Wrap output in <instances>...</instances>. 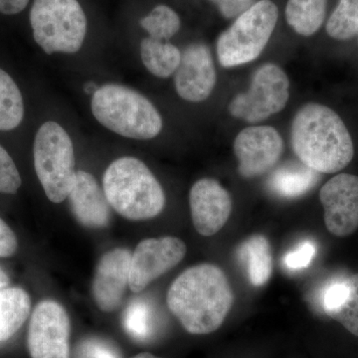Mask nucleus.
Instances as JSON below:
<instances>
[{
	"label": "nucleus",
	"instance_id": "nucleus-1",
	"mask_svg": "<svg viewBox=\"0 0 358 358\" xmlns=\"http://www.w3.org/2000/svg\"><path fill=\"white\" fill-rule=\"evenodd\" d=\"M234 294L225 273L200 264L176 278L167 293V306L186 331L208 334L217 331L232 308Z\"/></svg>",
	"mask_w": 358,
	"mask_h": 358
},
{
	"label": "nucleus",
	"instance_id": "nucleus-2",
	"mask_svg": "<svg viewBox=\"0 0 358 358\" xmlns=\"http://www.w3.org/2000/svg\"><path fill=\"white\" fill-rule=\"evenodd\" d=\"M291 143L301 162L320 173H338L355 155L345 122L320 103H307L299 110L292 122Z\"/></svg>",
	"mask_w": 358,
	"mask_h": 358
},
{
	"label": "nucleus",
	"instance_id": "nucleus-3",
	"mask_svg": "<svg viewBox=\"0 0 358 358\" xmlns=\"http://www.w3.org/2000/svg\"><path fill=\"white\" fill-rule=\"evenodd\" d=\"M103 186L110 206L129 220L157 217L166 205L159 180L136 157H121L112 162L103 174Z\"/></svg>",
	"mask_w": 358,
	"mask_h": 358
},
{
	"label": "nucleus",
	"instance_id": "nucleus-4",
	"mask_svg": "<svg viewBox=\"0 0 358 358\" xmlns=\"http://www.w3.org/2000/svg\"><path fill=\"white\" fill-rule=\"evenodd\" d=\"M92 112L105 128L134 140L159 136L162 120L159 110L138 92L117 84L99 87L92 96Z\"/></svg>",
	"mask_w": 358,
	"mask_h": 358
},
{
	"label": "nucleus",
	"instance_id": "nucleus-5",
	"mask_svg": "<svg viewBox=\"0 0 358 358\" xmlns=\"http://www.w3.org/2000/svg\"><path fill=\"white\" fill-rule=\"evenodd\" d=\"M33 37L47 54L76 53L87 33L86 15L77 0H34Z\"/></svg>",
	"mask_w": 358,
	"mask_h": 358
},
{
	"label": "nucleus",
	"instance_id": "nucleus-6",
	"mask_svg": "<svg viewBox=\"0 0 358 358\" xmlns=\"http://www.w3.org/2000/svg\"><path fill=\"white\" fill-rule=\"evenodd\" d=\"M35 171L45 194L54 203L67 199L77 171L69 134L55 122L40 127L33 147Z\"/></svg>",
	"mask_w": 358,
	"mask_h": 358
},
{
	"label": "nucleus",
	"instance_id": "nucleus-7",
	"mask_svg": "<svg viewBox=\"0 0 358 358\" xmlns=\"http://www.w3.org/2000/svg\"><path fill=\"white\" fill-rule=\"evenodd\" d=\"M278 7L271 0H260L250 7L219 36V63L225 68L236 67L256 60L274 32Z\"/></svg>",
	"mask_w": 358,
	"mask_h": 358
},
{
	"label": "nucleus",
	"instance_id": "nucleus-8",
	"mask_svg": "<svg viewBox=\"0 0 358 358\" xmlns=\"http://www.w3.org/2000/svg\"><path fill=\"white\" fill-rule=\"evenodd\" d=\"M289 89V78L284 70L268 63L254 73L248 91L231 101L229 113L250 124L265 121L286 107Z\"/></svg>",
	"mask_w": 358,
	"mask_h": 358
},
{
	"label": "nucleus",
	"instance_id": "nucleus-9",
	"mask_svg": "<svg viewBox=\"0 0 358 358\" xmlns=\"http://www.w3.org/2000/svg\"><path fill=\"white\" fill-rule=\"evenodd\" d=\"M70 317L58 301H40L33 310L27 345L31 358H70Z\"/></svg>",
	"mask_w": 358,
	"mask_h": 358
},
{
	"label": "nucleus",
	"instance_id": "nucleus-10",
	"mask_svg": "<svg viewBox=\"0 0 358 358\" xmlns=\"http://www.w3.org/2000/svg\"><path fill=\"white\" fill-rule=\"evenodd\" d=\"M186 245L176 237L150 238L131 254L129 287L140 293L150 282L166 274L185 258Z\"/></svg>",
	"mask_w": 358,
	"mask_h": 358
},
{
	"label": "nucleus",
	"instance_id": "nucleus-11",
	"mask_svg": "<svg viewBox=\"0 0 358 358\" xmlns=\"http://www.w3.org/2000/svg\"><path fill=\"white\" fill-rule=\"evenodd\" d=\"M284 152L281 134L273 127H249L234 141V152L240 174L254 178L267 173L278 164Z\"/></svg>",
	"mask_w": 358,
	"mask_h": 358
},
{
	"label": "nucleus",
	"instance_id": "nucleus-12",
	"mask_svg": "<svg viewBox=\"0 0 358 358\" xmlns=\"http://www.w3.org/2000/svg\"><path fill=\"white\" fill-rule=\"evenodd\" d=\"M320 199L324 209L327 229L346 237L358 228V176L341 173L322 186Z\"/></svg>",
	"mask_w": 358,
	"mask_h": 358
},
{
	"label": "nucleus",
	"instance_id": "nucleus-13",
	"mask_svg": "<svg viewBox=\"0 0 358 358\" xmlns=\"http://www.w3.org/2000/svg\"><path fill=\"white\" fill-rule=\"evenodd\" d=\"M176 92L187 102L199 103L211 95L216 84V71L208 47L189 45L181 54L174 76Z\"/></svg>",
	"mask_w": 358,
	"mask_h": 358
},
{
	"label": "nucleus",
	"instance_id": "nucleus-14",
	"mask_svg": "<svg viewBox=\"0 0 358 358\" xmlns=\"http://www.w3.org/2000/svg\"><path fill=\"white\" fill-rule=\"evenodd\" d=\"M193 225L202 236L219 232L232 212L229 192L213 178H202L194 183L189 193Z\"/></svg>",
	"mask_w": 358,
	"mask_h": 358
},
{
	"label": "nucleus",
	"instance_id": "nucleus-15",
	"mask_svg": "<svg viewBox=\"0 0 358 358\" xmlns=\"http://www.w3.org/2000/svg\"><path fill=\"white\" fill-rule=\"evenodd\" d=\"M131 254L129 250L115 248L99 261L94 278V300L102 312H115L121 306L129 287Z\"/></svg>",
	"mask_w": 358,
	"mask_h": 358
},
{
	"label": "nucleus",
	"instance_id": "nucleus-16",
	"mask_svg": "<svg viewBox=\"0 0 358 358\" xmlns=\"http://www.w3.org/2000/svg\"><path fill=\"white\" fill-rule=\"evenodd\" d=\"M68 199L71 210L81 225L88 228H103L109 225L112 215L110 205L91 173L77 171Z\"/></svg>",
	"mask_w": 358,
	"mask_h": 358
},
{
	"label": "nucleus",
	"instance_id": "nucleus-17",
	"mask_svg": "<svg viewBox=\"0 0 358 358\" xmlns=\"http://www.w3.org/2000/svg\"><path fill=\"white\" fill-rule=\"evenodd\" d=\"M237 253L250 282L255 287L267 284L273 271L272 252L267 238L260 234L249 237L238 247Z\"/></svg>",
	"mask_w": 358,
	"mask_h": 358
},
{
	"label": "nucleus",
	"instance_id": "nucleus-18",
	"mask_svg": "<svg viewBox=\"0 0 358 358\" xmlns=\"http://www.w3.org/2000/svg\"><path fill=\"white\" fill-rule=\"evenodd\" d=\"M320 173L301 164H286L268 178L270 189L285 199H296L307 193L319 180Z\"/></svg>",
	"mask_w": 358,
	"mask_h": 358
},
{
	"label": "nucleus",
	"instance_id": "nucleus-19",
	"mask_svg": "<svg viewBox=\"0 0 358 358\" xmlns=\"http://www.w3.org/2000/svg\"><path fill=\"white\" fill-rule=\"evenodd\" d=\"M31 310L29 294L24 289H0V343L8 341L20 331Z\"/></svg>",
	"mask_w": 358,
	"mask_h": 358
},
{
	"label": "nucleus",
	"instance_id": "nucleus-20",
	"mask_svg": "<svg viewBox=\"0 0 358 358\" xmlns=\"http://www.w3.org/2000/svg\"><path fill=\"white\" fill-rule=\"evenodd\" d=\"M327 0H289L286 20L294 32L312 36L326 20Z\"/></svg>",
	"mask_w": 358,
	"mask_h": 358
},
{
	"label": "nucleus",
	"instance_id": "nucleus-21",
	"mask_svg": "<svg viewBox=\"0 0 358 358\" xmlns=\"http://www.w3.org/2000/svg\"><path fill=\"white\" fill-rule=\"evenodd\" d=\"M141 56L145 68L159 78L171 76L178 70L181 60L178 47L152 37L141 41Z\"/></svg>",
	"mask_w": 358,
	"mask_h": 358
},
{
	"label": "nucleus",
	"instance_id": "nucleus-22",
	"mask_svg": "<svg viewBox=\"0 0 358 358\" xmlns=\"http://www.w3.org/2000/svg\"><path fill=\"white\" fill-rule=\"evenodd\" d=\"M24 117L22 95L13 78L0 69V131L17 128Z\"/></svg>",
	"mask_w": 358,
	"mask_h": 358
},
{
	"label": "nucleus",
	"instance_id": "nucleus-23",
	"mask_svg": "<svg viewBox=\"0 0 358 358\" xmlns=\"http://www.w3.org/2000/svg\"><path fill=\"white\" fill-rule=\"evenodd\" d=\"M327 33L339 41L352 39L358 34V0H339L327 21Z\"/></svg>",
	"mask_w": 358,
	"mask_h": 358
},
{
	"label": "nucleus",
	"instance_id": "nucleus-24",
	"mask_svg": "<svg viewBox=\"0 0 358 358\" xmlns=\"http://www.w3.org/2000/svg\"><path fill=\"white\" fill-rule=\"evenodd\" d=\"M124 327L129 336L138 341L150 338L154 329V313L147 301L134 300L124 313Z\"/></svg>",
	"mask_w": 358,
	"mask_h": 358
},
{
	"label": "nucleus",
	"instance_id": "nucleus-25",
	"mask_svg": "<svg viewBox=\"0 0 358 358\" xmlns=\"http://www.w3.org/2000/svg\"><path fill=\"white\" fill-rule=\"evenodd\" d=\"M141 25L150 37L157 40H169L178 32L180 20L176 11L166 6H159L141 20Z\"/></svg>",
	"mask_w": 358,
	"mask_h": 358
},
{
	"label": "nucleus",
	"instance_id": "nucleus-26",
	"mask_svg": "<svg viewBox=\"0 0 358 358\" xmlns=\"http://www.w3.org/2000/svg\"><path fill=\"white\" fill-rule=\"evenodd\" d=\"M345 282L348 289L343 303L327 315L358 336V274L345 278Z\"/></svg>",
	"mask_w": 358,
	"mask_h": 358
},
{
	"label": "nucleus",
	"instance_id": "nucleus-27",
	"mask_svg": "<svg viewBox=\"0 0 358 358\" xmlns=\"http://www.w3.org/2000/svg\"><path fill=\"white\" fill-rule=\"evenodd\" d=\"M17 167L8 152L0 145V192L14 194L21 186Z\"/></svg>",
	"mask_w": 358,
	"mask_h": 358
},
{
	"label": "nucleus",
	"instance_id": "nucleus-28",
	"mask_svg": "<svg viewBox=\"0 0 358 358\" xmlns=\"http://www.w3.org/2000/svg\"><path fill=\"white\" fill-rule=\"evenodd\" d=\"M79 358H122L117 346L101 338H88L78 348Z\"/></svg>",
	"mask_w": 358,
	"mask_h": 358
},
{
	"label": "nucleus",
	"instance_id": "nucleus-29",
	"mask_svg": "<svg viewBox=\"0 0 358 358\" xmlns=\"http://www.w3.org/2000/svg\"><path fill=\"white\" fill-rule=\"evenodd\" d=\"M317 253V247L313 241L301 242L296 249L285 257L284 263L289 270L299 271L308 267Z\"/></svg>",
	"mask_w": 358,
	"mask_h": 358
},
{
	"label": "nucleus",
	"instance_id": "nucleus-30",
	"mask_svg": "<svg viewBox=\"0 0 358 358\" xmlns=\"http://www.w3.org/2000/svg\"><path fill=\"white\" fill-rule=\"evenodd\" d=\"M225 18L241 15L255 3V0H211Z\"/></svg>",
	"mask_w": 358,
	"mask_h": 358
},
{
	"label": "nucleus",
	"instance_id": "nucleus-31",
	"mask_svg": "<svg viewBox=\"0 0 358 358\" xmlns=\"http://www.w3.org/2000/svg\"><path fill=\"white\" fill-rule=\"evenodd\" d=\"M17 246V238L13 229L0 218V257L13 256Z\"/></svg>",
	"mask_w": 358,
	"mask_h": 358
},
{
	"label": "nucleus",
	"instance_id": "nucleus-32",
	"mask_svg": "<svg viewBox=\"0 0 358 358\" xmlns=\"http://www.w3.org/2000/svg\"><path fill=\"white\" fill-rule=\"evenodd\" d=\"M29 0H0V13L14 15L24 10Z\"/></svg>",
	"mask_w": 358,
	"mask_h": 358
},
{
	"label": "nucleus",
	"instance_id": "nucleus-33",
	"mask_svg": "<svg viewBox=\"0 0 358 358\" xmlns=\"http://www.w3.org/2000/svg\"><path fill=\"white\" fill-rule=\"evenodd\" d=\"M9 278L6 273L0 268V289H6L9 285Z\"/></svg>",
	"mask_w": 358,
	"mask_h": 358
},
{
	"label": "nucleus",
	"instance_id": "nucleus-34",
	"mask_svg": "<svg viewBox=\"0 0 358 358\" xmlns=\"http://www.w3.org/2000/svg\"><path fill=\"white\" fill-rule=\"evenodd\" d=\"M85 92L88 94H95L96 90L99 89V87L96 86V83H94V82H89V83H87L85 85Z\"/></svg>",
	"mask_w": 358,
	"mask_h": 358
},
{
	"label": "nucleus",
	"instance_id": "nucleus-35",
	"mask_svg": "<svg viewBox=\"0 0 358 358\" xmlns=\"http://www.w3.org/2000/svg\"><path fill=\"white\" fill-rule=\"evenodd\" d=\"M131 358H160V357H155V355H152V353L143 352V353H140V355H136V357H134Z\"/></svg>",
	"mask_w": 358,
	"mask_h": 358
}]
</instances>
